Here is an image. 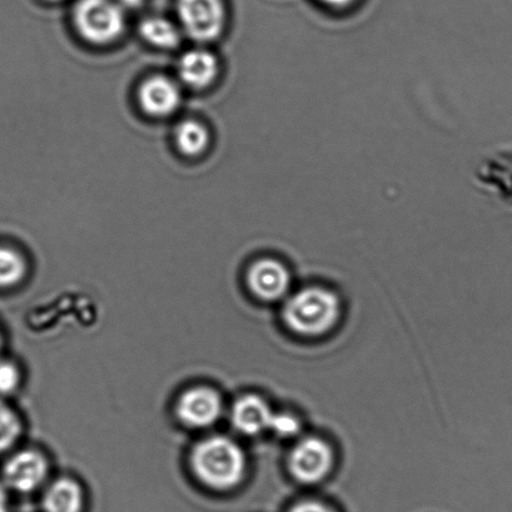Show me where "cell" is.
<instances>
[{
    "label": "cell",
    "mask_w": 512,
    "mask_h": 512,
    "mask_svg": "<svg viewBox=\"0 0 512 512\" xmlns=\"http://www.w3.org/2000/svg\"><path fill=\"white\" fill-rule=\"evenodd\" d=\"M192 467L203 484L215 490H230L245 476L246 457L227 437H210L193 450Z\"/></svg>",
    "instance_id": "1"
},
{
    "label": "cell",
    "mask_w": 512,
    "mask_h": 512,
    "mask_svg": "<svg viewBox=\"0 0 512 512\" xmlns=\"http://www.w3.org/2000/svg\"><path fill=\"white\" fill-rule=\"evenodd\" d=\"M341 303L335 293L321 287H307L288 298L283 306V320L297 335L321 336L340 318Z\"/></svg>",
    "instance_id": "2"
},
{
    "label": "cell",
    "mask_w": 512,
    "mask_h": 512,
    "mask_svg": "<svg viewBox=\"0 0 512 512\" xmlns=\"http://www.w3.org/2000/svg\"><path fill=\"white\" fill-rule=\"evenodd\" d=\"M74 22L82 37L96 44L113 42L124 29L122 8L112 0H79Z\"/></svg>",
    "instance_id": "3"
},
{
    "label": "cell",
    "mask_w": 512,
    "mask_h": 512,
    "mask_svg": "<svg viewBox=\"0 0 512 512\" xmlns=\"http://www.w3.org/2000/svg\"><path fill=\"white\" fill-rule=\"evenodd\" d=\"M332 465L331 446L318 437L301 440L288 456V469L301 484L313 485L325 480Z\"/></svg>",
    "instance_id": "4"
},
{
    "label": "cell",
    "mask_w": 512,
    "mask_h": 512,
    "mask_svg": "<svg viewBox=\"0 0 512 512\" xmlns=\"http://www.w3.org/2000/svg\"><path fill=\"white\" fill-rule=\"evenodd\" d=\"M178 16L188 36L210 42L222 33L226 13L222 0H178Z\"/></svg>",
    "instance_id": "5"
},
{
    "label": "cell",
    "mask_w": 512,
    "mask_h": 512,
    "mask_svg": "<svg viewBox=\"0 0 512 512\" xmlns=\"http://www.w3.org/2000/svg\"><path fill=\"white\" fill-rule=\"evenodd\" d=\"M247 282L253 295L262 301L273 302L282 300L290 291L291 275L282 262L263 258L253 263Z\"/></svg>",
    "instance_id": "6"
},
{
    "label": "cell",
    "mask_w": 512,
    "mask_h": 512,
    "mask_svg": "<svg viewBox=\"0 0 512 512\" xmlns=\"http://www.w3.org/2000/svg\"><path fill=\"white\" fill-rule=\"evenodd\" d=\"M222 414V400L216 391L197 387L182 395L177 405V415L183 424L203 429L212 426Z\"/></svg>",
    "instance_id": "7"
},
{
    "label": "cell",
    "mask_w": 512,
    "mask_h": 512,
    "mask_svg": "<svg viewBox=\"0 0 512 512\" xmlns=\"http://www.w3.org/2000/svg\"><path fill=\"white\" fill-rule=\"evenodd\" d=\"M48 476V462L37 451H22L9 459L3 477L11 489L31 492L38 489Z\"/></svg>",
    "instance_id": "8"
},
{
    "label": "cell",
    "mask_w": 512,
    "mask_h": 512,
    "mask_svg": "<svg viewBox=\"0 0 512 512\" xmlns=\"http://www.w3.org/2000/svg\"><path fill=\"white\" fill-rule=\"evenodd\" d=\"M139 103L152 116H169L181 104V91L172 79L153 77L142 84Z\"/></svg>",
    "instance_id": "9"
},
{
    "label": "cell",
    "mask_w": 512,
    "mask_h": 512,
    "mask_svg": "<svg viewBox=\"0 0 512 512\" xmlns=\"http://www.w3.org/2000/svg\"><path fill=\"white\" fill-rule=\"evenodd\" d=\"M273 414L270 405L260 396L247 395L233 406L232 422L241 434L256 436L270 430Z\"/></svg>",
    "instance_id": "10"
},
{
    "label": "cell",
    "mask_w": 512,
    "mask_h": 512,
    "mask_svg": "<svg viewBox=\"0 0 512 512\" xmlns=\"http://www.w3.org/2000/svg\"><path fill=\"white\" fill-rule=\"evenodd\" d=\"M218 74L217 58L212 53L196 49L182 57L180 77L192 88H205L215 81Z\"/></svg>",
    "instance_id": "11"
},
{
    "label": "cell",
    "mask_w": 512,
    "mask_h": 512,
    "mask_svg": "<svg viewBox=\"0 0 512 512\" xmlns=\"http://www.w3.org/2000/svg\"><path fill=\"white\" fill-rule=\"evenodd\" d=\"M46 512H81L82 489L76 481L62 479L49 487L43 501Z\"/></svg>",
    "instance_id": "12"
},
{
    "label": "cell",
    "mask_w": 512,
    "mask_h": 512,
    "mask_svg": "<svg viewBox=\"0 0 512 512\" xmlns=\"http://www.w3.org/2000/svg\"><path fill=\"white\" fill-rule=\"evenodd\" d=\"M142 37L158 48H175L180 44V32L175 24L163 18H148L139 27Z\"/></svg>",
    "instance_id": "13"
},
{
    "label": "cell",
    "mask_w": 512,
    "mask_h": 512,
    "mask_svg": "<svg viewBox=\"0 0 512 512\" xmlns=\"http://www.w3.org/2000/svg\"><path fill=\"white\" fill-rule=\"evenodd\" d=\"M176 142L182 153L187 156H198L210 143V134L201 123L186 121L177 128Z\"/></svg>",
    "instance_id": "14"
},
{
    "label": "cell",
    "mask_w": 512,
    "mask_h": 512,
    "mask_svg": "<svg viewBox=\"0 0 512 512\" xmlns=\"http://www.w3.org/2000/svg\"><path fill=\"white\" fill-rule=\"evenodd\" d=\"M26 275V262L11 248L0 247V287L16 286Z\"/></svg>",
    "instance_id": "15"
},
{
    "label": "cell",
    "mask_w": 512,
    "mask_h": 512,
    "mask_svg": "<svg viewBox=\"0 0 512 512\" xmlns=\"http://www.w3.org/2000/svg\"><path fill=\"white\" fill-rule=\"evenodd\" d=\"M22 434V424L16 412L0 401V455L11 450Z\"/></svg>",
    "instance_id": "16"
},
{
    "label": "cell",
    "mask_w": 512,
    "mask_h": 512,
    "mask_svg": "<svg viewBox=\"0 0 512 512\" xmlns=\"http://www.w3.org/2000/svg\"><path fill=\"white\" fill-rule=\"evenodd\" d=\"M270 430L273 434L282 437V439H291L298 435L301 431V422L297 417L281 412V414H273Z\"/></svg>",
    "instance_id": "17"
},
{
    "label": "cell",
    "mask_w": 512,
    "mask_h": 512,
    "mask_svg": "<svg viewBox=\"0 0 512 512\" xmlns=\"http://www.w3.org/2000/svg\"><path fill=\"white\" fill-rule=\"evenodd\" d=\"M21 382V374L11 362L0 361V396L13 394Z\"/></svg>",
    "instance_id": "18"
},
{
    "label": "cell",
    "mask_w": 512,
    "mask_h": 512,
    "mask_svg": "<svg viewBox=\"0 0 512 512\" xmlns=\"http://www.w3.org/2000/svg\"><path fill=\"white\" fill-rule=\"evenodd\" d=\"M288 512H333L330 507L318 501H302Z\"/></svg>",
    "instance_id": "19"
},
{
    "label": "cell",
    "mask_w": 512,
    "mask_h": 512,
    "mask_svg": "<svg viewBox=\"0 0 512 512\" xmlns=\"http://www.w3.org/2000/svg\"><path fill=\"white\" fill-rule=\"evenodd\" d=\"M320 2L332 9H346L351 7L356 0H320Z\"/></svg>",
    "instance_id": "20"
},
{
    "label": "cell",
    "mask_w": 512,
    "mask_h": 512,
    "mask_svg": "<svg viewBox=\"0 0 512 512\" xmlns=\"http://www.w3.org/2000/svg\"><path fill=\"white\" fill-rule=\"evenodd\" d=\"M0 512H9L6 490L0 485Z\"/></svg>",
    "instance_id": "21"
},
{
    "label": "cell",
    "mask_w": 512,
    "mask_h": 512,
    "mask_svg": "<svg viewBox=\"0 0 512 512\" xmlns=\"http://www.w3.org/2000/svg\"><path fill=\"white\" fill-rule=\"evenodd\" d=\"M122 7L137 8L141 6L142 0H118Z\"/></svg>",
    "instance_id": "22"
},
{
    "label": "cell",
    "mask_w": 512,
    "mask_h": 512,
    "mask_svg": "<svg viewBox=\"0 0 512 512\" xmlns=\"http://www.w3.org/2000/svg\"><path fill=\"white\" fill-rule=\"evenodd\" d=\"M2 345H3V340H2V335H0V350H2Z\"/></svg>",
    "instance_id": "23"
},
{
    "label": "cell",
    "mask_w": 512,
    "mask_h": 512,
    "mask_svg": "<svg viewBox=\"0 0 512 512\" xmlns=\"http://www.w3.org/2000/svg\"><path fill=\"white\" fill-rule=\"evenodd\" d=\"M53 2H56V0H53Z\"/></svg>",
    "instance_id": "24"
}]
</instances>
